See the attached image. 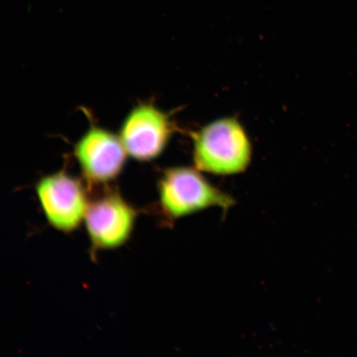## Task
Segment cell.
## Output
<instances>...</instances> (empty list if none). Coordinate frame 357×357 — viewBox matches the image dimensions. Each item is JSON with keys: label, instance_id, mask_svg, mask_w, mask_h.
Here are the masks:
<instances>
[{"label": "cell", "instance_id": "5b68a950", "mask_svg": "<svg viewBox=\"0 0 357 357\" xmlns=\"http://www.w3.org/2000/svg\"><path fill=\"white\" fill-rule=\"evenodd\" d=\"M74 155L84 181L91 185H105L116 180L128 156L119 134L96 126L79 138Z\"/></svg>", "mask_w": 357, "mask_h": 357}, {"label": "cell", "instance_id": "277c9868", "mask_svg": "<svg viewBox=\"0 0 357 357\" xmlns=\"http://www.w3.org/2000/svg\"><path fill=\"white\" fill-rule=\"evenodd\" d=\"M137 211L117 191H109L91 200L83 225L93 251L123 247L135 229Z\"/></svg>", "mask_w": 357, "mask_h": 357}, {"label": "cell", "instance_id": "8992f818", "mask_svg": "<svg viewBox=\"0 0 357 357\" xmlns=\"http://www.w3.org/2000/svg\"><path fill=\"white\" fill-rule=\"evenodd\" d=\"M173 132L171 119L153 104L144 102L129 112L119 136L128 156L150 162L162 154Z\"/></svg>", "mask_w": 357, "mask_h": 357}, {"label": "cell", "instance_id": "6da1fadb", "mask_svg": "<svg viewBox=\"0 0 357 357\" xmlns=\"http://www.w3.org/2000/svg\"><path fill=\"white\" fill-rule=\"evenodd\" d=\"M252 155L251 141L236 119H217L193 134V159L201 172L238 175L248 169Z\"/></svg>", "mask_w": 357, "mask_h": 357}, {"label": "cell", "instance_id": "7a4b0ae2", "mask_svg": "<svg viewBox=\"0 0 357 357\" xmlns=\"http://www.w3.org/2000/svg\"><path fill=\"white\" fill-rule=\"evenodd\" d=\"M235 201L205 178L197 168L166 169L158 183V207L169 222L211 208L227 211Z\"/></svg>", "mask_w": 357, "mask_h": 357}, {"label": "cell", "instance_id": "3957f363", "mask_svg": "<svg viewBox=\"0 0 357 357\" xmlns=\"http://www.w3.org/2000/svg\"><path fill=\"white\" fill-rule=\"evenodd\" d=\"M35 191L44 217L53 229L71 234L83 225L91 200L79 178L65 172L52 173L40 178Z\"/></svg>", "mask_w": 357, "mask_h": 357}]
</instances>
